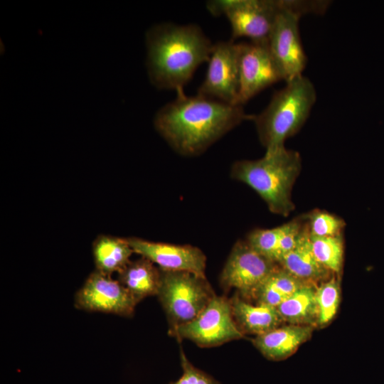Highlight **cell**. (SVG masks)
Wrapping results in <instances>:
<instances>
[{
	"instance_id": "obj_2",
	"label": "cell",
	"mask_w": 384,
	"mask_h": 384,
	"mask_svg": "<svg viewBox=\"0 0 384 384\" xmlns=\"http://www.w3.org/2000/svg\"><path fill=\"white\" fill-rule=\"evenodd\" d=\"M146 66L156 88L184 93L197 68L208 62L213 43L197 25L162 23L146 33Z\"/></svg>"
},
{
	"instance_id": "obj_11",
	"label": "cell",
	"mask_w": 384,
	"mask_h": 384,
	"mask_svg": "<svg viewBox=\"0 0 384 384\" xmlns=\"http://www.w3.org/2000/svg\"><path fill=\"white\" fill-rule=\"evenodd\" d=\"M238 92L239 43L232 39L214 43L205 78L197 93L230 105H238Z\"/></svg>"
},
{
	"instance_id": "obj_1",
	"label": "cell",
	"mask_w": 384,
	"mask_h": 384,
	"mask_svg": "<svg viewBox=\"0 0 384 384\" xmlns=\"http://www.w3.org/2000/svg\"><path fill=\"white\" fill-rule=\"evenodd\" d=\"M243 106L230 105L197 93L178 94L160 108L154 119L157 132L183 156H196L245 120Z\"/></svg>"
},
{
	"instance_id": "obj_17",
	"label": "cell",
	"mask_w": 384,
	"mask_h": 384,
	"mask_svg": "<svg viewBox=\"0 0 384 384\" xmlns=\"http://www.w3.org/2000/svg\"><path fill=\"white\" fill-rule=\"evenodd\" d=\"M230 301L234 320L244 334L260 336L284 322L276 307L265 304H252L238 294Z\"/></svg>"
},
{
	"instance_id": "obj_12",
	"label": "cell",
	"mask_w": 384,
	"mask_h": 384,
	"mask_svg": "<svg viewBox=\"0 0 384 384\" xmlns=\"http://www.w3.org/2000/svg\"><path fill=\"white\" fill-rule=\"evenodd\" d=\"M138 303L118 279L97 270L90 274L74 299L77 309L124 317L133 315Z\"/></svg>"
},
{
	"instance_id": "obj_18",
	"label": "cell",
	"mask_w": 384,
	"mask_h": 384,
	"mask_svg": "<svg viewBox=\"0 0 384 384\" xmlns=\"http://www.w3.org/2000/svg\"><path fill=\"white\" fill-rule=\"evenodd\" d=\"M117 279L139 302L147 297L157 295L161 270L149 259L141 257L130 260L118 273Z\"/></svg>"
},
{
	"instance_id": "obj_7",
	"label": "cell",
	"mask_w": 384,
	"mask_h": 384,
	"mask_svg": "<svg viewBox=\"0 0 384 384\" xmlns=\"http://www.w3.org/2000/svg\"><path fill=\"white\" fill-rule=\"evenodd\" d=\"M288 0H211L206 3L213 16L228 20L232 40L247 38L252 42L267 41L279 13Z\"/></svg>"
},
{
	"instance_id": "obj_25",
	"label": "cell",
	"mask_w": 384,
	"mask_h": 384,
	"mask_svg": "<svg viewBox=\"0 0 384 384\" xmlns=\"http://www.w3.org/2000/svg\"><path fill=\"white\" fill-rule=\"evenodd\" d=\"M180 361L183 374L178 380L169 384H221L210 375L195 367L182 349L180 351Z\"/></svg>"
},
{
	"instance_id": "obj_6",
	"label": "cell",
	"mask_w": 384,
	"mask_h": 384,
	"mask_svg": "<svg viewBox=\"0 0 384 384\" xmlns=\"http://www.w3.org/2000/svg\"><path fill=\"white\" fill-rule=\"evenodd\" d=\"M160 270L156 296L166 315L169 331L194 319L215 294L206 275Z\"/></svg>"
},
{
	"instance_id": "obj_22",
	"label": "cell",
	"mask_w": 384,
	"mask_h": 384,
	"mask_svg": "<svg viewBox=\"0 0 384 384\" xmlns=\"http://www.w3.org/2000/svg\"><path fill=\"white\" fill-rule=\"evenodd\" d=\"M309 236L311 249L316 260L331 272L339 275L343 262V234L329 237Z\"/></svg>"
},
{
	"instance_id": "obj_16",
	"label": "cell",
	"mask_w": 384,
	"mask_h": 384,
	"mask_svg": "<svg viewBox=\"0 0 384 384\" xmlns=\"http://www.w3.org/2000/svg\"><path fill=\"white\" fill-rule=\"evenodd\" d=\"M279 265L305 284L316 285L334 274L321 265L315 257L306 221L297 245L282 257Z\"/></svg>"
},
{
	"instance_id": "obj_20",
	"label": "cell",
	"mask_w": 384,
	"mask_h": 384,
	"mask_svg": "<svg viewBox=\"0 0 384 384\" xmlns=\"http://www.w3.org/2000/svg\"><path fill=\"white\" fill-rule=\"evenodd\" d=\"M92 250L96 270L108 275L119 273L130 262L134 253L127 238L108 235L97 238Z\"/></svg>"
},
{
	"instance_id": "obj_10",
	"label": "cell",
	"mask_w": 384,
	"mask_h": 384,
	"mask_svg": "<svg viewBox=\"0 0 384 384\" xmlns=\"http://www.w3.org/2000/svg\"><path fill=\"white\" fill-rule=\"evenodd\" d=\"M284 80L267 41L239 43V92L238 104L248 100L268 87Z\"/></svg>"
},
{
	"instance_id": "obj_19",
	"label": "cell",
	"mask_w": 384,
	"mask_h": 384,
	"mask_svg": "<svg viewBox=\"0 0 384 384\" xmlns=\"http://www.w3.org/2000/svg\"><path fill=\"white\" fill-rule=\"evenodd\" d=\"M316 287L311 284H303L277 307L284 322L304 326L317 324Z\"/></svg>"
},
{
	"instance_id": "obj_5",
	"label": "cell",
	"mask_w": 384,
	"mask_h": 384,
	"mask_svg": "<svg viewBox=\"0 0 384 384\" xmlns=\"http://www.w3.org/2000/svg\"><path fill=\"white\" fill-rule=\"evenodd\" d=\"M329 4V1L323 0H288L278 15L267 43L285 82L302 75L307 63L299 29L301 17L323 14Z\"/></svg>"
},
{
	"instance_id": "obj_4",
	"label": "cell",
	"mask_w": 384,
	"mask_h": 384,
	"mask_svg": "<svg viewBox=\"0 0 384 384\" xmlns=\"http://www.w3.org/2000/svg\"><path fill=\"white\" fill-rule=\"evenodd\" d=\"M316 100L314 85L303 75L276 91L265 109L251 119L265 149L284 146L285 141L303 127Z\"/></svg>"
},
{
	"instance_id": "obj_13",
	"label": "cell",
	"mask_w": 384,
	"mask_h": 384,
	"mask_svg": "<svg viewBox=\"0 0 384 384\" xmlns=\"http://www.w3.org/2000/svg\"><path fill=\"white\" fill-rule=\"evenodd\" d=\"M127 240L134 253L149 259L160 269L205 275L206 256L197 247L152 242L137 238H127Z\"/></svg>"
},
{
	"instance_id": "obj_8",
	"label": "cell",
	"mask_w": 384,
	"mask_h": 384,
	"mask_svg": "<svg viewBox=\"0 0 384 384\" xmlns=\"http://www.w3.org/2000/svg\"><path fill=\"white\" fill-rule=\"evenodd\" d=\"M169 334L178 341L188 339L203 348L218 346L245 336L234 320L230 299L216 294L194 319Z\"/></svg>"
},
{
	"instance_id": "obj_24",
	"label": "cell",
	"mask_w": 384,
	"mask_h": 384,
	"mask_svg": "<svg viewBox=\"0 0 384 384\" xmlns=\"http://www.w3.org/2000/svg\"><path fill=\"white\" fill-rule=\"evenodd\" d=\"M303 216L311 236L329 237L342 235L346 226V223L340 217L319 209H314Z\"/></svg>"
},
{
	"instance_id": "obj_21",
	"label": "cell",
	"mask_w": 384,
	"mask_h": 384,
	"mask_svg": "<svg viewBox=\"0 0 384 384\" xmlns=\"http://www.w3.org/2000/svg\"><path fill=\"white\" fill-rule=\"evenodd\" d=\"M304 284L279 265L259 287L253 299L258 304L277 308Z\"/></svg>"
},
{
	"instance_id": "obj_9",
	"label": "cell",
	"mask_w": 384,
	"mask_h": 384,
	"mask_svg": "<svg viewBox=\"0 0 384 384\" xmlns=\"http://www.w3.org/2000/svg\"><path fill=\"white\" fill-rule=\"evenodd\" d=\"M245 240L233 245L220 275L224 290L235 289L242 298H253L259 287L278 267Z\"/></svg>"
},
{
	"instance_id": "obj_3",
	"label": "cell",
	"mask_w": 384,
	"mask_h": 384,
	"mask_svg": "<svg viewBox=\"0 0 384 384\" xmlns=\"http://www.w3.org/2000/svg\"><path fill=\"white\" fill-rule=\"evenodd\" d=\"M301 169L299 152L282 146L256 160L235 161L230 176L252 188L272 213L287 217L294 209L292 191Z\"/></svg>"
},
{
	"instance_id": "obj_15",
	"label": "cell",
	"mask_w": 384,
	"mask_h": 384,
	"mask_svg": "<svg viewBox=\"0 0 384 384\" xmlns=\"http://www.w3.org/2000/svg\"><path fill=\"white\" fill-rule=\"evenodd\" d=\"M313 326L289 324L279 326L252 339L253 345L270 361H282L291 356L312 335Z\"/></svg>"
},
{
	"instance_id": "obj_23",
	"label": "cell",
	"mask_w": 384,
	"mask_h": 384,
	"mask_svg": "<svg viewBox=\"0 0 384 384\" xmlns=\"http://www.w3.org/2000/svg\"><path fill=\"white\" fill-rule=\"evenodd\" d=\"M318 308L317 325L329 324L336 316L340 304L339 280L334 274L316 287Z\"/></svg>"
},
{
	"instance_id": "obj_14",
	"label": "cell",
	"mask_w": 384,
	"mask_h": 384,
	"mask_svg": "<svg viewBox=\"0 0 384 384\" xmlns=\"http://www.w3.org/2000/svg\"><path fill=\"white\" fill-rule=\"evenodd\" d=\"M304 225V219L300 216L273 228L253 230L245 240L258 252L279 265L297 245Z\"/></svg>"
}]
</instances>
